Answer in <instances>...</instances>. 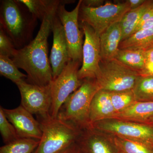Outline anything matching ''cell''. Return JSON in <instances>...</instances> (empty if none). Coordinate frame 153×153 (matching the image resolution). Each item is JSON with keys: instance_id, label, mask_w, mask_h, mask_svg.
<instances>
[{"instance_id": "1", "label": "cell", "mask_w": 153, "mask_h": 153, "mask_svg": "<svg viewBox=\"0 0 153 153\" xmlns=\"http://www.w3.org/2000/svg\"><path fill=\"white\" fill-rule=\"evenodd\" d=\"M59 5L53 8L44 17L36 38L23 48L15 49L12 57L18 68L26 71L27 81L32 84L48 86L53 80L48 58V39Z\"/></svg>"}, {"instance_id": "2", "label": "cell", "mask_w": 153, "mask_h": 153, "mask_svg": "<svg viewBox=\"0 0 153 153\" xmlns=\"http://www.w3.org/2000/svg\"><path fill=\"white\" fill-rule=\"evenodd\" d=\"M36 20L19 0L1 2L0 27L10 38L16 49L23 48L31 41Z\"/></svg>"}, {"instance_id": "3", "label": "cell", "mask_w": 153, "mask_h": 153, "mask_svg": "<svg viewBox=\"0 0 153 153\" xmlns=\"http://www.w3.org/2000/svg\"><path fill=\"white\" fill-rule=\"evenodd\" d=\"M99 90L95 79H83L81 86L71 94L62 105L57 118L71 124L80 131L90 128L91 104Z\"/></svg>"}, {"instance_id": "4", "label": "cell", "mask_w": 153, "mask_h": 153, "mask_svg": "<svg viewBox=\"0 0 153 153\" xmlns=\"http://www.w3.org/2000/svg\"><path fill=\"white\" fill-rule=\"evenodd\" d=\"M38 119L42 135L33 153H60L76 142L81 131L74 126L51 116Z\"/></svg>"}, {"instance_id": "5", "label": "cell", "mask_w": 153, "mask_h": 153, "mask_svg": "<svg viewBox=\"0 0 153 153\" xmlns=\"http://www.w3.org/2000/svg\"><path fill=\"white\" fill-rule=\"evenodd\" d=\"M140 74L117 59L101 61L95 78L100 89L109 92L132 90Z\"/></svg>"}, {"instance_id": "6", "label": "cell", "mask_w": 153, "mask_h": 153, "mask_svg": "<svg viewBox=\"0 0 153 153\" xmlns=\"http://www.w3.org/2000/svg\"><path fill=\"white\" fill-rule=\"evenodd\" d=\"M97 131L153 147V125L116 118L100 121L90 126Z\"/></svg>"}, {"instance_id": "7", "label": "cell", "mask_w": 153, "mask_h": 153, "mask_svg": "<svg viewBox=\"0 0 153 153\" xmlns=\"http://www.w3.org/2000/svg\"><path fill=\"white\" fill-rule=\"evenodd\" d=\"M129 10L130 8L127 1L117 4L107 1L103 5L96 8L81 6L79 21L89 25L100 36L111 25L120 22Z\"/></svg>"}, {"instance_id": "8", "label": "cell", "mask_w": 153, "mask_h": 153, "mask_svg": "<svg viewBox=\"0 0 153 153\" xmlns=\"http://www.w3.org/2000/svg\"><path fill=\"white\" fill-rule=\"evenodd\" d=\"M81 63L79 61L69 60L61 73L50 84L52 103L50 115L52 117H57L62 105L82 85L83 80L78 77Z\"/></svg>"}, {"instance_id": "9", "label": "cell", "mask_w": 153, "mask_h": 153, "mask_svg": "<svg viewBox=\"0 0 153 153\" xmlns=\"http://www.w3.org/2000/svg\"><path fill=\"white\" fill-rule=\"evenodd\" d=\"M21 96V105L24 108L38 118L50 116L52 105L50 84L41 86L28 82L25 79L16 82Z\"/></svg>"}, {"instance_id": "10", "label": "cell", "mask_w": 153, "mask_h": 153, "mask_svg": "<svg viewBox=\"0 0 153 153\" xmlns=\"http://www.w3.org/2000/svg\"><path fill=\"white\" fill-rule=\"evenodd\" d=\"M81 2L82 0L79 1L71 11L65 9L66 4H60L57 8V15L64 28L70 60L82 63L83 33L79 30L78 22Z\"/></svg>"}, {"instance_id": "11", "label": "cell", "mask_w": 153, "mask_h": 153, "mask_svg": "<svg viewBox=\"0 0 153 153\" xmlns=\"http://www.w3.org/2000/svg\"><path fill=\"white\" fill-rule=\"evenodd\" d=\"M85 36L82 46V60L78 71L81 80L95 79L101 61L100 36L90 26L85 23L80 25Z\"/></svg>"}, {"instance_id": "12", "label": "cell", "mask_w": 153, "mask_h": 153, "mask_svg": "<svg viewBox=\"0 0 153 153\" xmlns=\"http://www.w3.org/2000/svg\"><path fill=\"white\" fill-rule=\"evenodd\" d=\"M5 115L16 129L19 138L40 140L42 135L40 122L22 105L13 109L3 108Z\"/></svg>"}, {"instance_id": "13", "label": "cell", "mask_w": 153, "mask_h": 153, "mask_svg": "<svg viewBox=\"0 0 153 153\" xmlns=\"http://www.w3.org/2000/svg\"><path fill=\"white\" fill-rule=\"evenodd\" d=\"M52 31L53 42L50 63L54 79L61 73L70 60L64 28L57 14L53 20Z\"/></svg>"}, {"instance_id": "14", "label": "cell", "mask_w": 153, "mask_h": 153, "mask_svg": "<svg viewBox=\"0 0 153 153\" xmlns=\"http://www.w3.org/2000/svg\"><path fill=\"white\" fill-rule=\"evenodd\" d=\"M103 135L89 128L81 131L76 143L83 153H120L112 139H106Z\"/></svg>"}, {"instance_id": "15", "label": "cell", "mask_w": 153, "mask_h": 153, "mask_svg": "<svg viewBox=\"0 0 153 153\" xmlns=\"http://www.w3.org/2000/svg\"><path fill=\"white\" fill-rule=\"evenodd\" d=\"M122 40V32L120 22L106 29L100 36L101 61L115 59Z\"/></svg>"}, {"instance_id": "16", "label": "cell", "mask_w": 153, "mask_h": 153, "mask_svg": "<svg viewBox=\"0 0 153 153\" xmlns=\"http://www.w3.org/2000/svg\"><path fill=\"white\" fill-rule=\"evenodd\" d=\"M116 114L111 100L110 92L99 90L91 104L89 114L90 126L100 121L113 118Z\"/></svg>"}, {"instance_id": "17", "label": "cell", "mask_w": 153, "mask_h": 153, "mask_svg": "<svg viewBox=\"0 0 153 153\" xmlns=\"http://www.w3.org/2000/svg\"><path fill=\"white\" fill-rule=\"evenodd\" d=\"M152 117L153 102L136 101L117 114L114 118L146 123Z\"/></svg>"}, {"instance_id": "18", "label": "cell", "mask_w": 153, "mask_h": 153, "mask_svg": "<svg viewBox=\"0 0 153 153\" xmlns=\"http://www.w3.org/2000/svg\"><path fill=\"white\" fill-rule=\"evenodd\" d=\"M153 5V1H146L141 6L137 8L129 10L127 12L120 22L122 40H125L132 35L143 14Z\"/></svg>"}, {"instance_id": "19", "label": "cell", "mask_w": 153, "mask_h": 153, "mask_svg": "<svg viewBox=\"0 0 153 153\" xmlns=\"http://www.w3.org/2000/svg\"><path fill=\"white\" fill-rule=\"evenodd\" d=\"M153 47V27L140 30L121 42L119 49L146 51Z\"/></svg>"}, {"instance_id": "20", "label": "cell", "mask_w": 153, "mask_h": 153, "mask_svg": "<svg viewBox=\"0 0 153 153\" xmlns=\"http://www.w3.org/2000/svg\"><path fill=\"white\" fill-rule=\"evenodd\" d=\"M24 4L36 20H43L47 14L54 7L61 4L71 3L70 1L57 0H19Z\"/></svg>"}, {"instance_id": "21", "label": "cell", "mask_w": 153, "mask_h": 153, "mask_svg": "<svg viewBox=\"0 0 153 153\" xmlns=\"http://www.w3.org/2000/svg\"><path fill=\"white\" fill-rule=\"evenodd\" d=\"M115 59L139 73L146 66L144 51L134 49H119Z\"/></svg>"}, {"instance_id": "22", "label": "cell", "mask_w": 153, "mask_h": 153, "mask_svg": "<svg viewBox=\"0 0 153 153\" xmlns=\"http://www.w3.org/2000/svg\"><path fill=\"white\" fill-rule=\"evenodd\" d=\"M133 91L137 102H153V76L140 74Z\"/></svg>"}, {"instance_id": "23", "label": "cell", "mask_w": 153, "mask_h": 153, "mask_svg": "<svg viewBox=\"0 0 153 153\" xmlns=\"http://www.w3.org/2000/svg\"><path fill=\"white\" fill-rule=\"evenodd\" d=\"M39 140L19 138L0 148V153H33L38 146Z\"/></svg>"}, {"instance_id": "24", "label": "cell", "mask_w": 153, "mask_h": 153, "mask_svg": "<svg viewBox=\"0 0 153 153\" xmlns=\"http://www.w3.org/2000/svg\"><path fill=\"white\" fill-rule=\"evenodd\" d=\"M112 137L113 142L119 153H153L152 147L120 137Z\"/></svg>"}, {"instance_id": "25", "label": "cell", "mask_w": 153, "mask_h": 153, "mask_svg": "<svg viewBox=\"0 0 153 153\" xmlns=\"http://www.w3.org/2000/svg\"><path fill=\"white\" fill-rule=\"evenodd\" d=\"M12 58L0 55V74L14 83L27 78V74L19 71Z\"/></svg>"}, {"instance_id": "26", "label": "cell", "mask_w": 153, "mask_h": 153, "mask_svg": "<svg viewBox=\"0 0 153 153\" xmlns=\"http://www.w3.org/2000/svg\"><path fill=\"white\" fill-rule=\"evenodd\" d=\"M110 95L113 106L117 114L136 101L132 90L110 92Z\"/></svg>"}, {"instance_id": "27", "label": "cell", "mask_w": 153, "mask_h": 153, "mask_svg": "<svg viewBox=\"0 0 153 153\" xmlns=\"http://www.w3.org/2000/svg\"><path fill=\"white\" fill-rule=\"evenodd\" d=\"M0 133L5 144L19 138L16 129L6 117L1 106L0 107Z\"/></svg>"}, {"instance_id": "28", "label": "cell", "mask_w": 153, "mask_h": 153, "mask_svg": "<svg viewBox=\"0 0 153 153\" xmlns=\"http://www.w3.org/2000/svg\"><path fill=\"white\" fill-rule=\"evenodd\" d=\"M16 47L13 41L2 28L0 30V55L12 58Z\"/></svg>"}, {"instance_id": "29", "label": "cell", "mask_w": 153, "mask_h": 153, "mask_svg": "<svg viewBox=\"0 0 153 153\" xmlns=\"http://www.w3.org/2000/svg\"><path fill=\"white\" fill-rule=\"evenodd\" d=\"M103 0H82L81 6L89 8H96L104 4Z\"/></svg>"}, {"instance_id": "30", "label": "cell", "mask_w": 153, "mask_h": 153, "mask_svg": "<svg viewBox=\"0 0 153 153\" xmlns=\"http://www.w3.org/2000/svg\"><path fill=\"white\" fill-rule=\"evenodd\" d=\"M60 153H83L76 143L71 145Z\"/></svg>"}, {"instance_id": "31", "label": "cell", "mask_w": 153, "mask_h": 153, "mask_svg": "<svg viewBox=\"0 0 153 153\" xmlns=\"http://www.w3.org/2000/svg\"><path fill=\"white\" fill-rule=\"evenodd\" d=\"M144 52L146 64H153V47Z\"/></svg>"}, {"instance_id": "32", "label": "cell", "mask_w": 153, "mask_h": 153, "mask_svg": "<svg viewBox=\"0 0 153 153\" xmlns=\"http://www.w3.org/2000/svg\"><path fill=\"white\" fill-rule=\"evenodd\" d=\"M146 0H127L130 10L139 7L146 1Z\"/></svg>"}, {"instance_id": "33", "label": "cell", "mask_w": 153, "mask_h": 153, "mask_svg": "<svg viewBox=\"0 0 153 153\" xmlns=\"http://www.w3.org/2000/svg\"><path fill=\"white\" fill-rule=\"evenodd\" d=\"M140 74L153 76V64H146L144 69L140 72Z\"/></svg>"}, {"instance_id": "34", "label": "cell", "mask_w": 153, "mask_h": 153, "mask_svg": "<svg viewBox=\"0 0 153 153\" xmlns=\"http://www.w3.org/2000/svg\"><path fill=\"white\" fill-rule=\"evenodd\" d=\"M146 123L149 124L153 125V117L150 118Z\"/></svg>"}, {"instance_id": "35", "label": "cell", "mask_w": 153, "mask_h": 153, "mask_svg": "<svg viewBox=\"0 0 153 153\" xmlns=\"http://www.w3.org/2000/svg\"></svg>"}]
</instances>
